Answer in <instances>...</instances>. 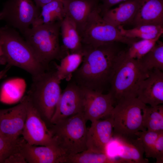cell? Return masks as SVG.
I'll use <instances>...</instances> for the list:
<instances>
[{
    "label": "cell",
    "mask_w": 163,
    "mask_h": 163,
    "mask_svg": "<svg viewBox=\"0 0 163 163\" xmlns=\"http://www.w3.org/2000/svg\"><path fill=\"white\" fill-rule=\"evenodd\" d=\"M115 43L83 45L82 62L71 80L82 88L103 93L109 89L120 51Z\"/></svg>",
    "instance_id": "obj_1"
},
{
    "label": "cell",
    "mask_w": 163,
    "mask_h": 163,
    "mask_svg": "<svg viewBox=\"0 0 163 163\" xmlns=\"http://www.w3.org/2000/svg\"><path fill=\"white\" fill-rule=\"evenodd\" d=\"M0 42L3 52L0 64L24 69L34 77L50 69L36 58L25 40L14 28L0 27Z\"/></svg>",
    "instance_id": "obj_2"
},
{
    "label": "cell",
    "mask_w": 163,
    "mask_h": 163,
    "mask_svg": "<svg viewBox=\"0 0 163 163\" xmlns=\"http://www.w3.org/2000/svg\"><path fill=\"white\" fill-rule=\"evenodd\" d=\"M61 22L32 26L21 33L37 59L48 68L53 60L67 54L59 44Z\"/></svg>",
    "instance_id": "obj_3"
},
{
    "label": "cell",
    "mask_w": 163,
    "mask_h": 163,
    "mask_svg": "<svg viewBox=\"0 0 163 163\" xmlns=\"http://www.w3.org/2000/svg\"><path fill=\"white\" fill-rule=\"evenodd\" d=\"M32 78L31 87L26 95L48 127L62 93L61 81L55 69H50Z\"/></svg>",
    "instance_id": "obj_4"
},
{
    "label": "cell",
    "mask_w": 163,
    "mask_h": 163,
    "mask_svg": "<svg viewBox=\"0 0 163 163\" xmlns=\"http://www.w3.org/2000/svg\"><path fill=\"white\" fill-rule=\"evenodd\" d=\"M149 75L138 60L129 58L125 51L120 50L108 92L115 103L123 99L136 97L140 84Z\"/></svg>",
    "instance_id": "obj_5"
},
{
    "label": "cell",
    "mask_w": 163,
    "mask_h": 163,
    "mask_svg": "<svg viewBox=\"0 0 163 163\" xmlns=\"http://www.w3.org/2000/svg\"><path fill=\"white\" fill-rule=\"evenodd\" d=\"M86 122L81 112L48 126L55 144L66 155L74 154L87 149Z\"/></svg>",
    "instance_id": "obj_6"
},
{
    "label": "cell",
    "mask_w": 163,
    "mask_h": 163,
    "mask_svg": "<svg viewBox=\"0 0 163 163\" xmlns=\"http://www.w3.org/2000/svg\"><path fill=\"white\" fill-rule=\"evenodd\" d=\"M146 105L136 97L117 101L110 115L113 120V136L133 138L137 132L146 130L143 126L142 115Z\"/></svg>",
    "instance_id": "obj_7"
},
{
    "label": "cell",
    "mask_w": 163,
    "mask_h": 163,
    "mask_svg": "<svg viewBox=\"0 0 163 163\" xmlns=\"http://www.w3.org/2000/svg\"><path fill=\"white\" fill-rule=\"evenodd\" d=\"M80 36L83 45L94 47L116 42L129 46L140 40L123 36L117 27L104 20L101 14L100 5L89 16Z\"/></svg>",
    "instance_id": "obj_8"
},
{
    "label": "cell",
    "mask_w": 163,
    "mask_h": 163,
    "mask_svg": "<svg viewBox=\"0 0 163 163\" xmlns=\"http://www.w3.org/2000/svg\"><path fill=\"white\" fill-rule=\"evenodd\" d=\"M40 11L32 0H8L0 11V20L22 33L34 24Z\"/></svg>",
    "instance_id": "obj_9"
},
{
    "label": "cell",
    "mask_w": 163,
    "mask_h": 163,
    "mask_svg": "<svg viewBox=\"0 0 163 163\" xmlns=\"http://www.w3.org/2000/svg\"><path fill=\"white\" fill-rule=\"evenodd\" d=\"M26 119L21 134L28 143L35 145L55 144L47 124L31 104L27 97Z\"/></svg>",
    "instance_id": "obj_10"
},
{
    "label": "cell",
    "mask_w": 163,
    "mask_h": 163,
    "mask_svg": "<svg viewBox=\"0 0 163 163\" xmlns=\"http://www.w3.org/2000/svg\"><path fill=\"white\" fill-rule=\"evenodd\" d=\"M83 99L82 88L71 80L68 82L62 92L50 124L82 112Z\"/></svg>",
    "instance_id": "obj_11"
},
{
    "label": "cell",
    "mask_w": 163,
    "mask_h": 163,
    "mask_svg": "<svg viewBox=\"0 0 163 163\" xmlns=\"http://www.w3.org/2000/svg\"><path fill=\"white\" fill-rule=\"evenodd\" d=\"M82 89V113L86 121L89 120L92 122L110 116L115 102L109 92L104 94L91 90Z\"/></svg>",
    "instance_id": "obj_12"
},
{
    "label": "cell",
    "mask_w": 163,
    "mask_h": 163,
    "mask_svg": "<svg viewBox=\"0 0 163 163\" xmlns=\"http://www.w3.org/2000/svg\"><path fill=\"white\" fill-rule=\"evenodd\" d=\"M27 107V98L25 96L16 106L0 109V131L3 135L13 139L19 138L26 119Z\"/></svg>",
    "instance_id": "obj_13"
},
{
    "label": "cell",
    "mask_w": 163,
    "mask_h": 163,
    "mask_svg": "<svg viewBox=\"0 0 163 163\" xmlns=\"http://www.w3.org/2000/svg\"><path fill=\"white\" fill-rule=\"evenodd\" d=\"M88 128L86 145L88 149L107 153V145L113 138V123L110 116L93 121Z\"/></svg>",
    "instance_id": "obj_14"
},
{
    "label": "cell",
    "mask_w": 163,
    "mask_h": 163,
    "mask_svg": "<svg viewBox=\"0 0 163 163\" xmlns=\"http://www.w3.org/2000/svg\"><path fill=\"white\" fill-rule=\"evenodd\" d=\"M136 97L145 104L154 106L163 103V72L156 69L140 84Z\"/></svg>",
    "instance_id": "obj_15"
},
{
    "label": "cell",
    "mask_w": 163,
    "mask_h": 163,
    "mask_svg": "<svg viewBox=\"0 0 163 163\" xmlns=\"http://www.w3.org/2000/svg\"><path fill=\"white\" fill-rule=\"evenodd\" d=\"M21 150L27 163H63L66 155L55 144L32 145L25 140Z\"/></svg>",
    "instance_id": "obj_16"
},
{
    "label": "cell",
    "mask_w": 163,
    "mask_h": 163,
    "mask_svg": "<svg viewBox=\"0 0 163 163\" xmlns=\"http://www.w3.org/2000/svg\"><path fill=\"white\" fill-rule=\"evenodd\" d=\"M62 1L66 16L74 22L81 36L90 14L99 8L100 0H62Z\"/></svg>",
    "instance_id": "obj_17"
},
{
    "label": "cell",
    "mask_w": 163,
    "mask_h": 163,
    "mask_svg": "<svg viewBox=\"0 0 163 163\" xmlns=\"http://www.w3.org/2000/svg\"><path fill=\"white\" fill-rule=\"evenodd\" d=\"M117 145L116 154L120 159L127 163H147L144 158V151L140 140L120 135H113L112 139Z\"/></svg>",
    "instance_id": "obj_18"
},
{
    "label": "cell",
    "mask_w": 163,
    "mask_h": 163,
    "mask_svg": "<svg viewBox=\"0 0 163 163\" xmlns=\"http://www.w3.org/2000/svg\"><path fill=\"white\" fill-rule=\"evenodd\" d=\"M142 1L126 0L118 7L101 13V15L104 20L115 27L133 23Z\"/></svg>",
    "instance_id": "obj_19"
},
{
    "label": "cell",
    "mask_w": 163,
    "mask_h": 163,
    "mask_svg": "<svg viewBox=\"0 0 163 163\" xmlns=\"http://www.w3.org/2000/svg\"><path fill=\"white\" fill-rule=\"evenodd\" d=\"M132 24L163 26V0H143Z\"/></svg>",
    "instance_id": "obj_20"
},
{
    "label": "cell",
    "mask_w": 163,
    "mask_h": 163,
    "mask_svg": "<svg viewBox=\"0 0 163 163\" xmlns=\"http://www.w3.org/2000/svg\"><path fill=\"white\" fill-rule=\"evenodd\" d=\"M60 30L64 50L68 53H83L81 37L75 24L68 17L65 16L61 21Z\"/></svg>",
    "instance_id": "obj_21"
},
{
    "label": "cell",
    "mask_w": 163,
    "mask_h": 163,
    "mask_svg": "<svg viewBox=\"0 0 163 163\" xmlns=\"http://www.w3.org/2000/svg\"><path fill=\"white\" fill-rule=\"evenodd\" d=\"M63 163H127L120 159L113 158L105 153L87 149L74 154L66 155Z\"/></svg>",
    "instance_id": "obj_22"
},
{
    "label": "cell",
    "mask_w": 163,
    "mask_h": 163,
    "mask_svg": "<svg viewBox=\"0 0 163 163\" xmlns=\"http://www.w3.org/2000/svg\"><path fill=\"white\" fill-rule=\"evenodd\" d=\"M26 84L24 79L15 78L8 79L2 84L0 91V100L12 103L21 100L25 91Z\"/></svg>",
    "instance_id": "obj_23"
},
{
    "label": "cell",
    "mask_w": 163,
    "mask_h": 163,
    "mask_svg": "<svg viewBox=\"0 0 163 163\" xmlns=\"http://www.w3.org/2000/svg\"><path fill=\"white\" fill-rule=\"evenodd\" d=\"M83 56V53H69L60 59L59 64L56 65L55 69L61 81L69 82L71 79L73 73L81 65Z\"/></svg>",
    "instance_id": "obj_24"
},
{
    "label": "cell",
    "mask_w": 163,
    "mask_h": 163,
    "mask_svg": "<svg viewBox=\"0 0 163 163\" xmlns=\"http://www.w3.org/2000/svg\"><path fill=\"white\" fill-rule=\"evenodd\" d=\"M65 16L62 0H54L41 8L39 17L32 26L61 22Z\"/></svg>",
    "instance_id": "obj_25"
},
{
    "label": "cell",
    "mask_w": 163,
    "mask_h": 163,
    "mask_svg": "<svg viewBox=\"0 0 163 163\" xmlns=\"http://www.w3.org/2000/svg\"><path fill=\"white\" fill-rule=\"evenodd\" d=\"M117 28L123 36L131 38L151 39L163 33V26L159 25H142L129 29H124L123 25Z\"/></svg>",
    "instance_id": "obj_26"
},
{
    "label": "cell",
    "mask_w": 163,
    "mask_h": 163,
    "mask_svg": "<svg viewBox=\"0 0 163 163\" xmlns=\"http://www.w3.org/2000/svg\"><path fill=\"white\" fill-rule=\"evenodd\" d=\"M142 123L144 128L149 131H163V105L147 106L143 110Z\"/></svg>",
    "instance_id": "obj_27"
},
{
    "label": "cell",
    "mask_w": 163,
    "mask_h": 163,
    "mask_svg": "<svg viewBox=\"0 0 163 163\" xmlns=\"http://www.w3.org/2000/svg\"><path fill=\"white\" fill-rule=\"evenodd\" d=\"M144 70L149 74L154 70H163V43L159 40L152 49L138 60Z\"/></svg>",
    "instance_id": "obj_28"
},
{
    "label": "cell",
    "mask_w": 163,
    "mask_h": 163,
    "mask_svg": "<svg viewBox=\"0 0 163 163\" xmlns=\"http://www.w3.org/2000/svg\"><path fill=\"white\" fill-rule=\"evenodd\" d=\"M23 137L13 139L0 136V163H11L14 157L21 151Z\"/></svg>",
    "instance_id": "obj_29"
},
{
    "label": "cell",
    "mask_w": 163,
    "mask_h": 163,
    "mask_svg": "<svg viewBox=\"0 0 163 163\" xmlns=\"http://www.w3.org/2000/svg\"><path fill=\"white\" fill-rule=\"evenodd\" d=\"M161 36L151 39H140L134 42L125 51L126 55L130 58L140 59L152 49Z\"/></svg>",
    "instance_id": "obj_30"
},
{
    "label": "cell",
    "mask_w": 163,
    "mask_h": 163,
    "mask_svg": "<svg viewBox=\"0 0 163 163\" xmlns=\"http://www.w3.org/2000/svg\"><path fill=\"white\" fill-rule=\"evenodd\" d=\"M163 131L156 132L145 130L139 131L136 134L140 139L146 158H152L153 150L156 141Z\"/></svg>",
    "instance_id": "obj_31"
},
{
    "label": "cell",
    "mask_w": 163,
    "mask_h": 163,
    "mask_svg": "<svg viewBox=\"0 0 163 163\" xmlns=\"http://www.w3.org/2000/svg\"><path fill=\"white\" fill-rule=\"evenodd\" d=\"M153 158H156V163H163V132L160 133L156 141Z\"/></svg>",
    "instance_id": "obj_32"
},
{
    "label": "cell",
    "mask_w": 163,
    "mask_h": 163,
    "mask_svg": "<svg viewBox=\"0 0 163 163\" xmlns=\"http://www.w3.org/2000/svg\"><path fill=\"white\" fill-rule=\"evenodd\" d=\"M126 0H100L102 3L100 4L101 13L110 9L113 6Z\"/></svg>",
    "instance_id": "obj_33"
},
{
    "label": "cell",
    "mask_w": 163,
    "mask_h": 163,
    "mask_svg": "<svg viewBox=\"0 0 163 163\" xmlns=\"http://www.w3.org/2000/svg\"><path fill=\"white\" fill-rule=\"evenodd\" d=\"M53 0H34L36 6L40 9L45 5Z\"/></svg>",
    "instance_id": "obj_34"
},
{
    "label": "cell",
    "mask_w": 163,
    "mask_h": 163,
    "mask_svg": "<svg viewBox=\"0 0 163 163\" xmlns=\"http://www.w3.org/2000/svg\"><path fill=\"white\" fill-rule=\"evenodd\" d=\"M10 67L7 66L5 69L0 71V80L5 75Z\"/></svg>",
    "instance_id": "obj_35"
},
{
    "label": "cell",
    "mask_w": 163,
    "mask_h": 163,
    "mask_svg": "<svg viewBox=\"0 0 163 163\" xmlns=\"http://www.w3.org/2000/svg\"><path fill=\"white\" fill-rule=\"evenodd\" d=\"M3 55V52L2 50V46L0 42V57Z\"/></svg>",
    "instance_id": "obj_36"
},
{
    "label": "cell",
    "mask_w": 163,
    "mask_h": 163,
    "mask_svg": "<svg viewBox=\"0 0 163 163\" xmlns=\"http://www.w3.org/2000/svg\"><path fill=\"white\" fill-rule=\"evenodd\" d=\"M3 135L0 131V136Z\"/></svg>",
    "instance_id": "obj_37"
}]
</instances>
